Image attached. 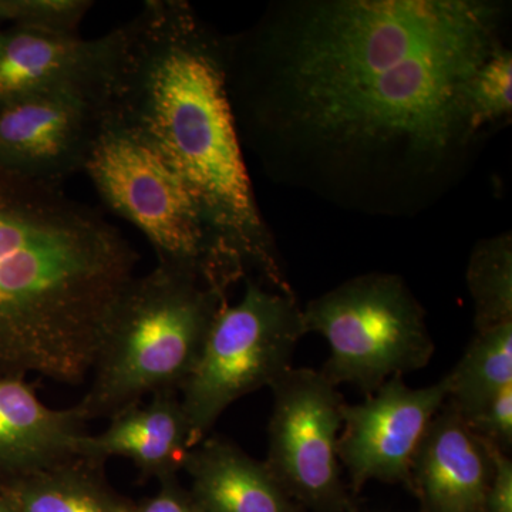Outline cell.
<instances>
[{
	"mask_svg": "<svg viewBox=\"0 0 512 512\" xmlns=\"http://www.w3.org/2000/svg\"><path fill=\"white\" fill-rule=\"evenodd\" d=\"M83 171L101 201L143 232L158 266L200 276L227 293L245 275L190 185L137 134L100 114Z\"/></svg>",
	"mask_w": 512,
	"mask_h": 512,
	"instance_id": "5b68a950",
	"label": "cell"
},
{
	"mask_svg": "<svg viewBox=\"0 0 512 512\" xmlns=\"http://www.w3.org/2000/svg\"><path fill=\"white\" fill-rule=\"evenodd\" d=\"M137 261L92 207L0 167V377L86 382Z\"/></svg>",
	"mask_w": 512,
	"mask_h": 512,
	"instance_id": "3957f363",
	"label": "cell"
},
{
	"mask_svg": "<svg viewBox=\"0 0 512 512\" xmlns=\"http://www.w3.org/2000/svg\"><path fill=\"white\" fill-rule=\"evenodd\" d=\"M92 0H0V22L23 28L79 36Z\"/></svg>",
	"mask_w": 512,
	"mask_h": 512,
	"instance_id": "ffe728a7",
	"label": "cell"
},
{
	"mask_svg": "<svg viewBox=\"0 0 512 512\" xmlns=\"http://www.w3.org/2000/svg\"><path fill=\"white\" fill-rule=\"evenodd\" d=\"M491 446L447 402L414 458L410 488L423 512H487Z\"/></svg>",
	"mask_w": 512,
	"mask_h": 512,
	"instance_id": "7c38bea8",
	"label": "cell"
},
{
	"mask_svg": "<svg viewBox=\"0 0 512 512\" xmlns=\"http://www.w3.org/2000/svg\"><path fill=\"white\" fill-rule=\"evenodd\" d=\"M100 127L96 93L66 90L0 109V167L50 185L82 173Z\"/></svg>",
	"mask_w": 512,
	"mask_h": 512,
	"instance_id": "30bf717a",
	"label": "cell"
},
{
	"mask_svg": "<svg viewBox=\"0 0 512 512\" xmlns=\"http://www.w3.org/2000/svg\"><path fill=\"white\" fill-rule=\"evenodd\" d=\"M468 427L487 443L511 454L512 448V384L494 394L470 420Z\"/></svg>",
	"mask_w": 512,
	"mask_h": 512,
	"instance_id": "44dd1931",
	"label": "cell"
},
{
	"mask_svg": "<svg viewBox=\"0 0 512 512\" xmlns=\"http://www.w3.org/2000/svg\"><path fill=\"white\" fill-rule=\"evenodd\" d=\"M0 512H16L12 504L3 495H0Z\"/></svg>",
	"mask_w": 512,
	"mask_h": 512,
	"instance_id": "cb8c5ba5",
	"label": "cell"
},
{
	"mask_svg": "<svg viewBox=\"0 0 512 512\" xmlns=\"http://www.w3.org/2000/svg\"><path fill=\"white\" fill-rule=\"evenodd\" d=\"M302 318L306 335L318 333L328 342L323 376L366 396L394 376L424 369L436 352L426 313L399 276L350 279L309 302Z\"/></svg>",
	"mask_w": 512,
	"mask_h": 512,
	"instance_id": "8992f818",
	"label": "cell"
},
{
	"mask_svg": "<svg viewBox=\"0 0 512 512\" xmlns=\"http://www.w3.org/2000/svg\"><path fill=\"white\" fill-rule=\"evenodd\" d=\"M446 377L447 402L464 420H470L495 393L512 384V320L476 330Z\"/></svg>",
	"mask_w": 512,
	"mask_h": 512,
	"instance_id": "e0dca14e",
	"label": "cell"
},
{
	"mask_svg": "<svg viewBox=\"0 0 512 512\" xmlns=\"http://www.w3.org/2000/svg\"><path fill=\"white\" fill-rule=\"evenodd\" d=\"M447 396L446 376L421 389L394 376L365 402L345 404L338 456L350 490L359 493L369 481L410 487L414 458Z\"/></svg>",
	"mask_w": 512,
	"mask_h": 512,
	"instance_id": "9c48e42d",
	"label": "cell"
},
{
	"mask_svg": "<svg viewBox=\"0 0 512 512\" xmlns=\"http://www.w3.org/2000/svg\"><path fill=\"white\" fill-rule=\"evenodd\" d=\"M82 410L52 409L25 377H0V478L18 477L77 456Z\"/></svg>",
	"mask_w": 512,
	"mask_h": 512,
	"instance_id": "5bb4252c",
	"label": "cell"
},
{
	"mask_svg": "<svg viewBox=\"0 0 512 512\" xmlns=\"http://www.w3.org/2000/svg\"><path fill=\"white\" fill-rule=\"evenodd\" d=\"M0 29H2V22H0Z\"/></svg>",
	"mask_w": 512,
	"mask_h": 512,
	"instance_id": "d4e9b609",
	"label": "cell"
},
{
	"mask_svg": "<svg viewBox=\"0 0 512 512\" xmlns=\"http://www.w3.org/2000/svg\"><path fill=\"white\" fill-rule=\"evenodd\" d=\"M191 448L180 394L161 393L111 417L101 433H87L77 444V456L104 464L126 458L141 477L160 481L183 471Z\"/></svg>",
	"mask_w": 512,
	"mask_h": 512,
	"instance_id": "4fadbf2b",
	"label": "cell"
},
{
	"mask_svg": "<svg viewBox=\"0 0 512 512\" xmlns=\"http://www.w3.org/2000/svg\"><path fill=\"white\" fill-rule=\"evenodd\" d=\"M511 111L512 56L498 47L478 69L468 89L467 136L484 124L510 116Z\"/></svg>",
	"mask_w": 512,
	"mask_h": 512,
	"instance_id": "d6986e66",
	"label": "cell"
},
{
	"mask_svg": "<svg viewBox=\"0 0 512 512\" xmlns=\"http://www.w3.org/2000/svg\"><path fill=\"white\" fill-rule=\"evenodd\" d=\"M468 286L476 305V330L512 320V254L510 237L484 242L471 256Z\"/></svg>",
	"mask_w": 512,
	"mask_h": 512,
	"instance_id": "ac0fdd59",
	"label": "cell"
},
{
	"mask_svg": "<svg viewBox=\"0 0 512 512\" xmlns=\"http://www.w3.org/2000/svg\"><path fill=\"white\" fill-rule=\"evenodd\" d=\"M113 45L97 39L9 26L0 29V109L43 94L96 93Z\"/></svg>",
	"mask_w": 512,
	"mask_h": 512,
	"instance_id": "8fae6325",
	"label": "cell"
},
{
	"mask_svg": "<svg viewBox=\"0 0 512 512\" xmlns=\"http://www.w3.org/2000/svg\"><path fill=\"white\" fill-rule=\"evenodd\" d=\"M0 495L16 512H131L113 490L104 463L72 457L23 476L0 478Z\"/></svg>",
	"mask_w": 512,
	"mask_h": 512,
	"instance_id": "2e32d148",
	"label": "cell"
},
{
	"mask_svg": "<svg viewBox=\"0 0 512 512\" xmlns=\"http://www.w3.org/2000/svg\"><path fill=\"white\" fill-rule=\"evenodd\" d=\"M495 20L470 0L312 6L289 52L256 35L228 42L229 100L289 97L295 123L329 146L439 158L467 136L468 89L498 49Z\"/></svg>",
	"mask_w": 512,
	"mask_h": 512,
	"instance_id": "6da1fadb",
	"label": "cell"
},
{
	"mask_svg": "<svg viewBox=\"0 0 512 512\" xmlns=\"http://www.w3.org/2000/svg\"><path fill=\"white\" fill-rule=\"evenodd\" d=\"M225 302L227 292L187 272L157 265L134 276L114 305L89 390L76 404L86 420H110L147 396L180 394Z\"/></svg>",
	"mask_w": 512,
	"mask_h": 512,
	"instance_id": "277c9868",
	"label": "cell"
},
{
	"mask_svg": "<svg viewBox=\"0 0 512 512\" xmlns=\"http://www.w3.org/2000/svg\"><path fill=\"white\" fill-rule=\"evenodd\" d=\"M111 37L96 93L101 116L156 148L195 192L229 251L288 291L242 157L227 42L183 0H147Z\"/></svg>",
	"mask_w": 512,
	"mask_h": 512,
	"instance_id": "7a4b0ae2",
	"label": "cell"
},
{
	"mask_svg": "<svg viewBox=\"0 0 512 512\" xmlns=\"http://www.w3.org/2000/svg\"><path fill=\"white\" fill-rule=\"evenodd\" d=\"M490 446L494 468L488 488L487 512H512V460L510 454L493 444Z\"/></svg>",
	"mask_w": 512,
	"mask_h": 512,
	"instance_id": "603a6c76",
	"label": "cell"
},
{
	"mask_svg": "<svg viewBox=\"0 0 512 512\" xmlns=\"http://www.w3.org/2000/svg\"><path fill=\"white\" fill-rule=\"evenodd\" d=\"M183 471L198 512H306L286 493L265 461L220 436L192 447Z\"/></svg>",
	"mask_w": 512,
	"mask_h": 512,
	"instance_id": "9a60e30c",
	"label": "cell"
},
{
	"mask_svg": "<svg viewBox=\"0 0 512 512\" xmlns=\"http://www.w3.org/2000/svg\"><path fill=\"white\" fill-rule=\"evenodd\" d=\"M305 335L292 292L268 291L249 279L239 302H225L180 390L191 446L210 436L231 404L271 387L292 369L293 353Z\"/></svg>",
	"mask_w": 512,
	"mask_h": 512,
	"instance_id": "52a82bcc",
	"label": "cell"
},
{
	"mask_svg": "<svg viewBox=\"0 0 512 512\" xmlns=\"http://www.w3.org/2000/svg\"><path fill=\"white\" fill-rule=\"evenodd\" d=\"M272 390L265 464L286 493L315 512H353L338 440L345 400L320 370L292 367Z\"/></svg>",
	"mask_w": 512,
	"mask_h": 512,
	"instance_id": "ba28073f",
	"label": "cell"
},
{
	"mask_svg": "<svg viewBox=\"0 0 512 512\" xmlns=\"http://www.w3.org/2000/svg\"><path fill=\"white\" fill-rule=\"evenodd\" d=\"M131 512H198L178 476L158 481L157 493L133 504Z\"/></svg>",
	"mask_w": 512,
	"mask_h": 512,
	"instance_id": "7402d4cb",
	"label": "cell"
}]
</instances>
